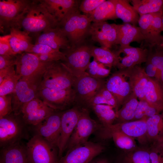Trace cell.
Here are the masks:
<instances>
[{
  "mask_svg": "<svg viewBox=\"0 0 163 163\" xmlns=\"http://www.w3.org/2000/svg\"><path fill=\"white\" fill-rule=\"evenodd\" d=\"M162 31H163V9L162 11Z\"/></svg>",
  "mask_w": 163,
  "mask_h": 163,
  "instance_id": "52",
  "label": "cell"
},
{
  "mask_svg": "<svg viewBox=\"0 0 163 163\" xmlns=\"http://www.w3.org/2000/svg\"><path fill=\"white\" fill-rule=\"evenodd\" d=\"M31 0H0V30L6 33L15 27L18 20Z\"/></svg>",
  "mask_w": 163,
  "mask_h": 163,
  "instance_id": "12",
  "label": "cell"
},
{
  "mask_svg": "<svg viewBox=\"0 0 163 163\" xmlns=\"http://www.w3.org/2000/svg\"><path fill=\"white\" fill-rule=\"evenodd\" d=\"M9 31L11 35L10 44L15 55L29 53L33 44L29 34L15 27L10 28Z\"/></svg>",
  "mask_w": 163,
  "mask_h": 163,
  "instance_id": "27",
  "label": "cell"
},
{
  "mask_svg": "<svg viewBox=\"0 0 163 163\" xmlns=\"http://www.w3.org/2000/svg\"><path fill=\"white\" fill-rule=\"evenodd\" d=\"M116 51L124 55L123 57L118 56L116 67L119 70L131 68L146 62L149 53V50L145 48L134 47L130 45L123 47H119Z\"/></svg>",
  "mask_w": 163,
  "mask_h": 163,
  "instance_id": "21",
  "label": "cell"
},
{
  "mask_svg": "<svg viewBox=\"0 0 163 163\" xmlns=\"http://www.w3.org/2000/svg\"><path fill=\"white\" fill-rule=\"evenodd\" d=\"M130 2L139 16L158 12L163 9V0H132Z\"/></svg>",
  "mask_w": 163,
  "mask_h": 163,
  "instance_id": "36",
  "label": "cell"
},
{
  "mask_svg": "<svg viewBox=\"0 0 163 163\" xmlns=\"http://www.w3.org/2000/svg\"><path fill=\"white\" fill-rule=\"evenodd\" d=\"M76 78L62 61H54L44 73L39 89H63L72 88Z\"/></svg>",
  "mask_w": 163,
  "mask_h": 163,
  "instance_id": "6",
  "label": "cell"
},
{
  "mask_svg": "<svg viewBox=\"0 0 163 163\" xmlns=\"http://www.w3.org/2000/svg\"><path fill=\"white\" fill-rule=\"evenodd\" d=\"M160 47L161 48H163V40L160 46Z\"/></svg>",
  "mask_w": 163,
  "mask_h": 163,
  "instance_id": "53",
  "label": "cell"
},
{
  "mask_svg": "<svg viewBox=\"0 0 163 163\" xmlns=\"http://www.w3.org/2000/svg\"><path fill=\"white\" fill-rule=\"evenodd\" d=\"M102 126L104 127L114 123L116 119V113L112 106L104 104H98L92 107Z\"/></svg>",
  "mask_w": 163,
  "mask_h": 163,
  "instance_id": "37",
  "label": "cell"
},
{
  "mask_svg": "<svg viewBox=\"0 0 163 163\" xmlns=\"http://www.w3.org/2000/svg\"><path fill=\"white\" fill-rule=\"evenodd\" d=\"M0 163H4L2 161H0Z\"/></svg>",
  "mask_w": 163,
  "mask_h": 163,
  "instance_id": "54",
  "label": "cell"
},
{
  "mask_svg": "<svg viewBox=\"0 0 163 163\" xmlns=\"http://www.w3.org/2000/svg\"><path fill=\"white\" fill-rule=\"evenodd\" d=\"M128 70L132 92L139 101H145V90L149 77L145 69L138 65L128 68Z\"/></svg>",
  "mask_w": 163,
  "mask_h": 163,
  "instance_id": "24",
  "label": "cell"
},
{
  "mask_svg": "<svg viewBox=\"0 0 163 163\" xmlns=\"http://www.w3.org/2000/svg\"><path fill=\"white\" fill-rule=\"evenodd\" d=\"M92 22L86 15L82 14L79 10L72 12L61 20L59 26L66 36L71 46L79 44L90 36Z\"/></svg>",
  "mask_w": 163,
  "mask_h": 163,
  "instance_id": "2",
  "label": "cell"
},
{
  "mask_svg": "<svg viewBox=\"0 0 163 163\" xmlns=\"http://www.w3.org/2000/svg\"><path fill=\"white\" fill-rule=\"evenodd\" d=\"M63 111L55 110L45 119L38 124L29 126L30 130L46 140L58 150L62 116Z\"/></svg>",
  "mask_w": 163,
  "mask_h": 163,
  "instance_id": "14",
  "label": "cell"
},
{
  "mask_svg": "<svg viewBox=\"0 0 163 163\" xmlns=\"http://www.w3.org/2000/svg\"><path fill=\"white\" fill-rule=\"evenodd\" d=\"M116 0H105L90 14L86 15L92 23L117 19L115 14Z\"/></svg>",
  "mask_w": 163,
  "mask_h": 163,
  "instance_id": "31",
  "label": "cell"
},
{
  "mask_svg": "<svg viewBox=\"0 0 163 163\" xmlns=\"http://www.w3.org/2000/svg\"><path fill=\"white\" fill-rule=\"evenodd\" d=\"M106 67L102 64L94 59L89 64L86 72L91 77L103 79L108 76L110 73V69Z\"/></svg>",
  "mask_w": 163,
  "mask_h": 163,
  "instance_id": "41",
  "label": "cell"
},
{
  "mask_svg": "<svg viewBox=\"0 0 163 163\" xmlns=\"http://www.w3.org/2000/svg\"><path fill=\"white\" fill-rule=\"evenodd\" d=\"M89 163H110L109 160L105 158H101Z\"/></svg>",
  "mask_w": 163,
  "mask_h": 163,
  "instance_id": "49",
  "label": "cell"
},
{
  "mask_svg": "<svg viewBox=\"0 0 163 163\" xmlns=\"http://www.w3.org/2000/svg\"><path fill=\"white\" fill-rule=\"evenodd\" d=\"M104 149L101 143L88 141L67 150L57 163H89Z\"/></svg>",
  "mask_w": 163,
  "mask_h": 163,
  "instance_id": "15",
  "label": "cell"
},
{
  "mask_svg": "<svg viewBox=\"0 0 163 163\" xmlns=\"http://www.w3.org/2000/svg\"><path fill=\"white\" fill-rule=\"evenodd\" d=\"M144 38L139 27L129 23L118 24V36L116 45L123 47L130 46L131 43L136 42L143 44Z\"/></svg>",
  "mask_w": 163,
  "mask_h": 163,
  "instance_id": "25",
  "label": "cell"
},
{
  "mask_svg": "<svg viewBox=\"0 0 163 163\" xmlns=\"http://www.w3.org/2000/svg\"><path fill=\"white\" fill-rule=\"evenodd\" d=\"M80 110L78 120L66 150L87 142L90 136L98 131L102 126L91 117L88 108L80 107Z\"/></svg>",
  "mask_w": 163,
  "mask_h": 163,
  "instance_id": "9",
  "label": "cell"
},
{
  "mask_svg": "<svg viewBox=\"0 0 163 163\" xmlns=\"http://www.w3.org/2000/svg\"><path fill=\"white\" fill-rule=\"evenodd\" d=\"M92 41L88 40L62 52L65 59L62 62L76 77L87 73L86 70L92 57L91 49L94 45L91 43Z\"/></svg>",
  "mask_w": 163,
  "mask_h": 163,
  "instance_id": "5",
  "label": "cell"
},
{
  "mask_svg": "<svg viewBox=\"0 0 163 163\" xmlns=\"http://www.w3.org/2000/svg\"><path fill=\"white\" fill-rule=\"evenodd\" d=\"M80 107L77 106L63 111L61 119L60 136L58 144L59 159L66 150L67 145L78 120Z\"/></svg>",
  "mask_w": 163,
  "mask_h": 163,
  "instance_id": "18",
  "label": "cell"
},
{
  "mask_svg": "<svg viewBox=\"0 0 163 163\" xmlns=\"http://www.w3.org/2000/svg\"><path fill=\"white\" fill-rule=\"evenodd\" d=\"M158 81L163 87V69L160 72Z\"/></svg>",
  "mask_w": 163,
  "mask_h": 163,
  "instance_id": "50",
  "label": "cell"
},
{
  "mask_svg": "<svg viewBox=\"0 0 163 163\" xmlns=\"http://www.w3.org/2000/svg\"><path fill=\"white\" fill-rule=\"evenodd\" d=\"M162 14V11L139 17L138 24L144 39L142 47L147 46L149 50L160 47L163 40L161 34Z\"/></svg>",
  "mask_w": 163,
  "mask_h": 163,
  "instance_id": "7",
  "label": "cell"
},
{
  "mask_svg": "<svg viewBox=\"0 0 163 163\" xmlns=\"http://www.w3.org/2000/svg\"><path fill=\"white\" fill-rule=\"evenodd\" d=\"M105 82L103 79L91 77L87 73L76 77L72 88L75 92L76 106L85 107L88 102L105 85Z\"/></svg>",
  "mask_w": 163,
  "mask_h": 163,
  "instance_id": "11",
  "label": "cell"
},
{
  "mask_svg": "<svg viewBox=\"0 0 163 163\" xmlns=\"http://www.w3.org/2000/svg\"><path fill=\"white\" fill-rule=\"evenodd\" d=\"M35 43L46 45L59 50L61 49L67 50L71 47L66 36L58 25L56 27L44 31L37 36Z\"/></svg>",
  "mask_w": 163,
  "mask_h": 163,
  "instance_id": "22",
  "label": "cell"
},
{
  "mask_svg": "<svg viewBox=\"0 0 163 163\" xmlns=\"http://www.w3.org/2000/svg\"><path fill=\"white\" fill-rule=\"evenodd\" d=\"M105 86L115 97L119 110L132 92L128 69H120L113 73L106 82Z\"/></svg>",
  "mask_w": 163,
  "mask_h": 163,
  "instance_id": "16",
  "label": "cell"
},
{
  "mask_svg": "<svg viewBox=\"0 0 163 163\" xmlns=\"http://www.w3.org/2000/svg\"><path fill=\"white\" fill-rule=\"evenodd\" d=\"M0 161L4 163H30L25 145L21 141L1 148Z\"/></svg>",
  "mask_w": 163,
  "mask_h": 163,
  "instance_id": "26",
  "label": "cell"
},
{
  "mask_svg": "<svg viewBox=\"0 0 163 163\" xmlns=\"http://www.w3.org/2000/svg\"><path fill=\"white\" fill-rule=\"evenodd\" d=\"M106 0H83L81 1L79 9L84 14L88 15L95 10Z\"/></svg>",
  "mask_w": 163,
  "mask_h": 163,
  "instance_id": "44",
  "label": "cell"
},
{
  "mask_svg": "<svg viewBox=\"0 0 163 163\" xmlns=\"http://www.w3.org/2000/svg\"><path fill=\"white\" fill-rule=\"evenodd\" d=\"M158 142L163 149V139L160 142Z\"/></svg>",
  "mask_w": 163,
  "mask_h": 163,
  "instance_id": "51",
  "label": "cell"
},
{
  "mask_svg": "<svg viewBox=\"0 0 163 163\" xmlns=\"http://www.w3.org/2000/svg\"><path fill=\"white\" fill-rule=\"evenodd\" d=\"M59 22L40 0H32L18 20L15 28L36 37L43 32L55 28Z\"/></svg>",
  "mask_w": 163,
  "mask_h": 163,
  "instance_id": "1",
  "label": "cell"
},
{
  "mask_svg": "<svg viewBox=\"0 0 163 163\" xmlns=\"http://www.w3.org/2000/svg\"><path fill=\"white\" fill-rule=\"evenodd\" d=\"M130 0H116L115 14L117 18L121 19L124 23L136 26L139 15L129 3Z\"/></svg>",
  "mask_w": 163,
  "mask_h": 163,
  "instance_id": "32",
  "label": "cell"
},
{
  "mask_svg": "<svg viewBox=\"0 0 163 163\" xmlns=\"http://www.w3.org/2000/svg\"><path fill=\"white\" fill-rule=\"evenodd\" d=\"M29 53L34 54L40 60L45 62L63 61L65 59V55L63 52L43 44H33Z\"/></svg>",
  "mask_w": 163,
  "mask_h": 163,
  "instance_id": "34",
  "label": "cell"
},
{
  "mask_svg": "<svg viewBox=\"0 0 163 163\" xmlns=\"http://www.w3.org/2000/svg\"><path fill=\"white\" fill-rule=\"evenodd\" d=\"M25 146L30 163H58V149L40 136L34 135L26 143Z\"/></svg>",
  "mask_w": 163,
  "mask_h": 163,
  "instance_id": "8",
  "label": "cell"
},
{
  "mask_svg": "<svg viewBox=\"0 0 163 163\" xmlns=\"http://www.w3.org/2000/svg\"><path fill=\"white\" fill-rule=\"evenodd\" d=\"M29 126L20 115L12 112L0 118V146L1 148L28 139Z\"/></svg>",
  "mask_w": 163,
  "mask_h": 163,
  "instance_id": "3",
  "label": "cell"
},
{
  "mask_svg": "<svg viewBox=\"0 0 163 163\" xmlns=\"http://www.w3.org/2000/svg\"><path fill=\"white\" fill-rule=\"evenodd\" d=\"M91 55L94 59L110 69L116 67L118 61V56L116 51L110 49L93 46L91 49Z\"/></svg>",
  "mask_w": 163,
  "mask_h": 163,
  "instance_id": "35",
  "label": "cell"
},
{
  "mask_svg": "<svg viewBox=\"0 0 163 163\" xmlns=\"http://www.w3.org/2000/svg\"><path fill=\"white\" fill-rule=\"evenodd\" d=\"M55 110L36 97L23 107L19 115L27 125L32 126L42 122Z\"/></svg>",
  "mask_w": 163,
  "mask_h": 163,
  "instance_id": "19",
  "label": "cell"
},
{
  "mask_svg": "<svg viewBox=\"0 0 163 163\" xmlns=\"http://www.w3.org/2000/svg\"><path fill=\"white\" fill-rule=\"evenodd\" d=\"M146 120L133 121L102 126L98 131V135L100 138L106 139H109L110 135L114 133H120L137 139L141 145H145Z\"/></svg>",
  "mask_w": 163,
  "mask_h": 163,
  "instance_id": "10",
  "label": "cell"
},
{
  "mask_svg": "<svg viewBox=\"0 0 163 163\" xmlns=\"http://www.w3.org/2000/svg\"><path fill=\"white\" fill-rule=\"evenodd\" d=\"M110 138H112L116 145L124 152L133 150L138 146L135 138L122 133H114L110 135Z\"/></svg>",
  "mask_w": 163,
  "mask_h": 163,
  "instance_id": "38",
  "label": "cell"
},
{
  "mask_svg": "<svg viewBox=\"0 0 163 163\" xmlns=\"http://www.w3.org/2000/svg\"><path fill=\"white\" fill-rule=\"evenodd\" d=\"M162 111L160 109L151 105L145 101H139L133 121L146 120L150 117L160 113Z\"/></svg>",
  "mask_w": 163,
  "mask_h": 163,
  "instance_id": "39",
  "label": "cell"
},
{
  "mask_svg": "<svg viewBox=\"0 0 163 163\" xmlns=\"http://www.w3.org/2000/svg\"><path fill=\"white\" fill-rule=\"evenodd\" d=\"M43 74L29 77H21L11 94L12 112L19 115L23 107L37 97Z\"/></svg>",
  "mask_w": 163,
  "mask_h": 163,
  "instance_id": "4",
  "label": "cell"
},
{
  "mask_svg": "<svg viewBox=\"0 0 163 163\" xmlns=\"http://www.w3.org/2000/svg\"><path fill=\"white\" fill-rule=\"evenodd\" d=\"M150 163H163V149L158 142L149 145Z\"/></svg>",
  "mask_w": 163,
  "mask_h": 163,
  "instance_id": "42",
  "label": "cell"
},
{
  "mask_svg": "<svg viewBox=\"0 0 163 163\" xmlns=\"http://www.w3.org/2000/svg\"><path fill=\"white\" fill-rule=\"evenodd\" d=\"M12 94L0 96V118L12 112Z\"/></svg>",
  "mask_w": 163,
  "mask_h": 163,
  "instance_id": "43",
  "label": "cell"
},
{
  "mask_svg": "<svg viewBox=\"0 0 163 163\" xmlns=\"http://www.w3.org/2000/svg\"><path fill=\"white\" fill-rule=\"evenodd\" d=\"M146 62L145 71L149 77L157 80L158 70L156 67L150 61L147 60Z\"/></svg>",
  "mask_w": 163,
  "mask_h": 163,
  "instance_id": "47",
  "label": "cell"
},
{
  "mask_svg": "<svg viewBox=\"0 0 163 163\" xmlns=\"http://www.w3.org/2000/svg\"><path fill=\"white\" fill-rule=\"evenodd\" d=\"M14 70V66L0 70V84L7 76Z\"/></svg>",
  "mask_w": 163,
  "mask_h": 163,
  "instance_id": "48",
  "label": "cell"
},
{
  "mask_svg": "<svg viewBox=\"0 0 163 163\" xmlns=\"http://www.w3.org/2000/svg\"><path fill=\"white\" fill-rule=\"evenodd\" d=\"M91 40L102 47L110 49L116 45L118 36V24L106 21L92 23L90 30Z\"/></svg>",
  "mask_w": 163,
  "mask_h": 163,
  "instance_id": "20",
  "label": "cell"
},
{
  "mask_svg": "<svg viewBox=\"0 0 163 163\" xmlns=\"http://www.w3.org/2000/svg\"><path fill=\"white\" fill-rule=\"evenodd\" d=\"M145 97L150 104L163 111V87L156 79L149 77Z\"/></svg>",
  "mask_w": 163,
  "mask_h": 163,
  "instance_id": "29",
  "label": "cell"
},
{
  "mask_svg": "<svg viewBox=\"0 0 163 163\" xmlns=\"http://www.w3.org/2000/svg\"><path fill=\"white\" fill-rule=\"evenodd\" d=\"M21 77L14 70L7 76L0 84V96L12 94Z\"/></svg>",
  "mask_w": 163,
  "mask_h": 163,
  "instance_id": "40",
  "label": "cell"
},
{
  "mask_svg": "<svg viewBox=\"0 0 163 163\" xmlns=\"http://www.w3.org/2000/svg\"><path fill=\"white\" fill-rule=\"evenodd\" d=\"M117 163H150L149 146H138L135 149L123 152L118 157Z\"/></svg>",
  "mask_w": 163,
  "mask_h": 163,
  "instance_id": "30",
  "label": "cell"
},
{
  "mask_svg": "<svg viewBox=\"0 0 163 163\" xmlns=\"http://www.w3.org/2000/svg\"><path fill=\"white\" fill-rule=\"evenodd\" d=\"M16 56L0 55V70L15 65Z\"/></svg>",
  "mask_w": 163,
  "mask_h": 163,
  "instance_id": "46",
  "label": "cell"
},
{
  "mask_svg": "<svg viewBox=\"0 0 163 163\" xmlns=\"http://www.w3.org/2000/svg\"><path fill=\"white\" fill-rule=\"evenodd\" d=\"M75 92L73 88L56 89L40 88L37 97L55 110L64 111L75 104Z\"/></svg>",
  "mask_w": 163,
  "mask_h": 163,
  "instance_id": "13",
  "label": "cell"
},
{
  "mask_svg": "<svg viewBox=\"0 0 163 163\" xmlns=\"http://www.w3.org/2000/svg\"><path fill=\"white\" fill-rule=\"evenodd\" d=\"M133 92L128 96L116 113L117 117L115 123H125L133 120L139 101Z\"/></svg>",
  "mask_w": 163,
  "mask_h": 163,
  "instance_id": "33",
  "label": "cell"
},
{
  "mask_svg": "<svg viewBox=\"0 0 163 163\" xmlns=\"http://www.w3.org/2000/svg\"><path fill=\"white\" fill-rule=\"evenodd\" d=\"M53 62L42 61L34 54L24 52L16 55V73L21 77L44 74Z\"/></svg>",
  "mask_w": 163,
  "mask_h": 163,
  "instance_id": "17",
  "label": "cell"
},
{
  "mask_svg": "<svg viewBox=\"0 0 163 163\" xmlns=\"http://www.w3.org/2000/svg\"><path fill=\"white\" fill-rule=\"evenodd\" d=\"M48 12L59 23L69 14L79 9L78 0H40Z\"/></svg>",
  "mask_w": 163,
  "mask_h": 163,
  "instance_id": "23",
  "label": "cell"
},
{
  "mask_svg": "<svg viewBox=\"0 0 163 163\" xmlns=\"http://www.w3.org/2000/svg\"><path fill=\"white\" fill-rule=\"evenodd\" d=\"M146 145L160 142L163 139V113L153 115L146 120Z\"/></svg>",
  "mask_w": 163,
  "mask_h": 163,
  "instance_id": "28",
  "label": "cell"
},
{
  "mask_svg": "<svg viewBox=\"0 0 163 163\" xmlns=\"http://www.w3.org/2000/svg\"><path fill=\"white\" fill-rule=\"evenodd\" d=\"M11 35L9 34L0 37V55L16 56L11 47L10 39Z\"/></svg>",
  "mask_w": 163,
  "mask_h": 163,
  "instance_id": "45",
  "label": "cell"
}]
</instances>
